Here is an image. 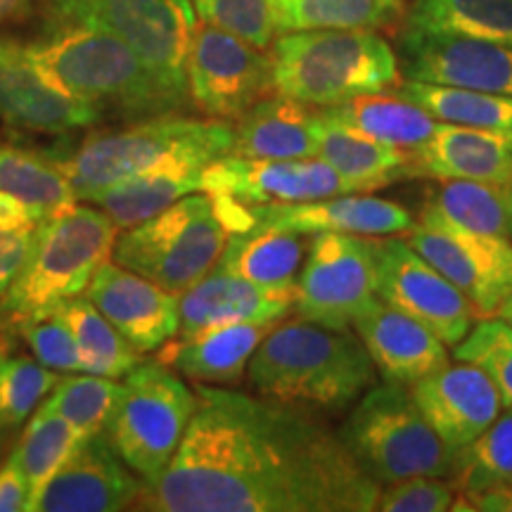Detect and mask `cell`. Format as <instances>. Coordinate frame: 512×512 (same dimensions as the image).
Masks as SVG:
<instances>
[{
	"label": "cell",
	"instance_id": "cell-1",
	"mask_svg": "<svg viewBox=\"0 0 512 512\" xmlns=\"http://www.w3.org/2000/svg\"><path fill=\"white\" fill-rule=\"evenodd\" d=\"M174 460L136 508L152 512H373L382 486L316 411L195 384Z\"/></svg>",
	"mask_w": 512,
	"mask_h": 512
},
{
	"label": "cell",
	"instance_id": "cell-2",
	"mask_svg": "<svg viewBox=\"0 0 512 512\" xmlns=\"http://www.w3.org/2000/svg\"><path fill=\"white\" fill-rule=\"evenodd\" d=\"M27 48L50 81L95 107L102 119L138 121L192 105L188 95L159 79L138 53L102 29L46 22Z\"/></svg>",
	"mask_w": 512,
	"mask_h": 512
},
{
	"label": "cell",
	"instance_id": "cell-3",
	"mask_svg": "<svg viewBox=\"0 0 512 512\" xmlns=\"http://www.w3.org/2000/svg\"><path fill=\"white\" fill-rule=\"evenodd\" d=\"M254 394L316 413H342L377 382V368L354 328L297 318L278 323L247 366Z\"/></svg>",
	"mask_w": 512,
	"mask_h": 512
},
{
	"label": "cell",
	"instance_id": "cell-4",
	"mask_svg": "<svg viewBox=\"0 0 512 512\" xmlns=\"http://www.w3.org/2000/svg\"><path fill=\"white\" fill-rule=\"evenodd\" d=\"M233 140L235 131L228 121L169 112L91 133L72 155H53V159L67 176L76 200L86 202L107 185L162 166L178 162L209 166L233 152Z\"/></svg>",
	"mask_w": 512,
	"mask_h": 512
},
{
	"label": "cell",
	"instance_id": "cell-5",
	"mask_svg": "<svg viewBox=\"0 0 512 512\" xmlns=\"http://www.w3.org/2000/svg\"><path fill=\"white\" fill-rule=\"evenodd\" d=\"M275 93L325 110L401 83L396 50L377 31H285L271 43Z\"/></svg>",
	"mask_w": 512,
	"mask_h": 512
},
{
	"label": "cell",
	"instance_id": "cell-6",
	"mask_svg": "<svg viewBox=\"0 0 512 512\" xmlns=\"http://www.w3.org/2000/svg\"><path fill=\"white\" fill-rule=\"evenodd\" d=\"M117 238L119 226L105 211L79 202L38 223L27 261L0 299V323L15 330L86 292L95 271L112 259Z\"/></svg>",
	"mask_w": 512,
	"mask_h": 512
},
{
	"label": "cell",
	"instance_id": "cell-7",
	"mask_svg": "<svg viewBox=\"0 0 512 512\" xmlns=\"http://www.w3.org/2000/svg\"><path fill=\"white\" fill-rule=\"evenodd\" d=\"M339 439L377 484L451 475L453 448L415 406L411 387L382 380L351 408Z\"/></svg>",
	"mask_w": 512,
	"mask_h": 512
},
{
	"label": "cell",
	"instance_id": "cell-8",
	"mask_svg": "<svg viewBox=\"0 0 512 512\" xmlns=\"http://www.w3.org/2000/svg\"><path fill=\"white\" fill-rule=\"evenodd\" d=\"M228 235L211 195L200 190L126 228L114 242L112 261L181 297L219 264Z\"/></svg>",
	"mask_w": 512,
	"mask_h": 512
},
{
	"label": "cell",
	"instance_id": "cell-9",
	"mask_svg": "<svg viewBox=\"0 0 512 512\" xmlns=\"http://www.w3.org/2000/svg\"><path fill=\"white\" fill-rule=\"evenodd\" d=\"M195 408L197 394L162 358H143L124 377L110 437L147 486H155L171 465Z\"/></svg>",
	"mask_w": 512,
	"mask_h": 512
},
{
	"label": "cell",
	"instance_id": "cell-10",
	"mask_svg": "<svg viewBox=\"0 0 512 512\" xmlns=\"http://www.w3.org/2000/svg\"><path fill=\"white\" fill-rule=\"evenodd\" d=\"M46 22L107 31L138 53L159 79L188 95V55L197 31L192 0H41Z\"/></svg>",
	"mask_w": 512,
	"mask_h": 512
},
{
	"label": "cell",
	"instance_id": "cell-11",
	"mask_svg": "<svg viewBox=\"0 0 512 512\" xmlns=\"http://www.w3.org/2000/svg\"><path fill=\"white\" fill-rule=\"evenodd\" d=\"M377 238L349 233L309 235L294 311L328 328H354L377 297Z\"/></svg>",
	"mask_w": 512,
	"mask_h": 512
},
{
	"label": "cell",
	"instance_id": "cell-12",
	"mask_svg": "<svg viewBox=\"0 0 512 512\" xmlns=\"http://www.w3.org/2000/svg\"><path fill=\"white\" fill-rule=\"evenodd\" d=\"M190 102L202 114L238 121L275 93L273 57L266 48L214 24H197L188 55Z\"/></svg>",
	"mask_w": 512,
	"mask_h": 512
},
{
	"label": "cell",
	"instance_id": "cell-13",
	"mask_svg": "<svg viewBox=\"0 0 512 512\" xmlns=\"http://www.w3.org/2000/svg\"><path fill=\"white\" fill-rule=\"evenodd\" d=\"M403 235L415 252L465 294L479 318L496 316L512 294L510 238L472 233L422 214Z\"/></svg>",
	"mask_w": 512,
	"mask_h": 512
},
{
	"label": "cell",
	"instance_id": "cell-14",
	"mask_svg": "<svg viewBox=\"0 0 512 512\" xmlns=\"http://www.w3.org/2000/svg\"><path fill=\"white\" fill-rule=\"evenodd\" d=\"M377 297L434 332L446 347H456L477 323L475 306L446 280L406 238L377 240Z\"/></svg>",
	"mask_w": 512,
	"mask_h": 512
},
{
	"label": "cell",
	"instance_id": "cell-15",
	"mask_svg": "<svg viewBox=\"0 0 512 512\" xmlns=\"http://www.w3.org/2000/svg\"><path fill=\"white\" fill-rule=\"evenodd\" d=\"M202 192L245 207H266L325 200L356 190L320 157L249 159L230 152L204 166Z\"/></svg>",
	"mask_w": 512,
	"mask_h": 512
},
{
	"label": "cell",
	"instance_id": "cell-16",
	"mask_svg": "<svg viewBox=\"0 0 512 512\" xmlns=\"http://www.w3.org/2000/svg\"><path fill=\"white\" fill-rule=\"evenodd\" d=\"M145 489L110 432L88 434L48 479L29 512H119L136 508Z\"/></svg>",
	"mask_w": 512,
	"mask_h": 512
},
{
	"label": "cell",
	"instance_id": "cell-17",
	"mask_svg": "<svg viewBox=\"0 0 512 512\" xmlns=\"http://www.w3.org/2000/svg\"><path fill=\"white\" fill-rule=\"evenodd\" d=\"M403 79L512 95V46L406 29L396 41Z\"/></svg>",
	"mask_w": 512,
	"mask_h": 512
},
{
	"label": "cell",
	"instance_id": "cell-18",
	"mask_svg": "<svg viewBox=\"0 0 512 512\" xmlns=\"http://www.w3.org/2000/svg\"><path fill=\"white\" fill-rule=\"evenodd\" d=\"M0 119L12 131L67 136L102 124V114L38 69L27 43L0 36Z\"/></svg>",
	"mask_w": 512,
	"mask_h": 512
},
{
	"label": "cell",
	"instance_id": "cell-19",
	"mask_svg": "<svg viewBox=\"0 0 512 512\" xmlns=\"http://www.w3.org/2000/svg\"><path fill=\"white\" fill-rule=\"evenodd\" d=\"M86 297L140 354L162 349L181 328V297L112 259L95 271Z\"/></svg>",
	"mask_w": 512,
	"mask_h": 512
},
{
	"label": "cell",
	"instance_id": "cell-20",
	"mask_svg": "<svg viewBox=\"0 0 512 512\" xmlns=\"http://www.w3.org/2000/svg\"><path fill=\"white\" fill-rule=\"evenodd\" d=\"M411 394L422 418L453 451L477 439L503 411L501 394L489 375L463 361L422 377Z\"/></svg>",
	"mask_w": 512,
	"mask_h": 512
},
{
	"label": "cell",
	"instance_id": "cell-21",
	"mask_svg": "<svg viewBox=\"0 0 512 512\" xmlns=\"http://www.w3.org/2000/svg\"><path fill=\"white\" fill-rule=\"evenodd\" d=\"M252 226L294 230V233H349L382 238L411 230L415 216L401 204L370 192H344L325 200L299 204H266L247 207Z\"/></svg>",
	"mask_w": 512,
	"mask_h": 512
},
{
	"label": "cell",
	"instance_id": "cell-22",
	"mask_svg": "<svg viewBox=\"0 0 512 512\" xmlns=\"http://www.w3.org/2000/svg\"><path fill=\"white\" fill-rule=\"evenodd\" d=\"M292 292L266 290L216 264L181 294L178 337L233 323H283L294 311Z\"/></svg>",
	"mask_w": 512,
	"mask_h": 512
},
{
	"label": "cell",
	"instance_id": "cell-23",
	"mask_svg": "<svg viewBox=\"0 0 512 512\" xmlns=\"http://www.w3.org/2000/svg\"><path fill=\"white\" fill-rule=\"evenodd\" d=\"M354 332L387 382L413 387L451 363L448 347L434 332L384 302L370 306L354 323Z\"/></svg>",
	"mask_w": 512,
	"mask_h": 512
},
{
	"label": "cell",
	"instance_id": "cell-24",
	"mask_svg": "<svg viewBox=\"0 0 512 512\" xmlns=\"http://www.w3.org/2000/svg\"><path fill=\"white\" fill-rule=\"evenodd\" d=\"M413 178L482 181L508 185L512 178V133L441 124L420 150L411 152Z\"/></svg>",
	"mask_w": 512,
	"mask_h": 512
},
{
	"label": "cell",
	"instance_id": "cell-25",
	"mask_svg": "<svg viewBox=\"0 0 512 512\" xmlns=\"http://www.w3.org/2000/svg\"><path fill=\"white\" fill-rule=\"evenodd\" d=\"M76 200L50 155L0 145V228L38 226Z\"/></svg>",
	"mask_w": 512,
	"mask_h": 512
},
{
	"label": "cell",
	"instance_id": "cell-26",
	"mask_svg": "<svg viewBox=\"0 0 512 512\" xmlns=\"http://www.w3.org/2000/svg\"><path fill=\"white\" fill-rule=\"evenodd\" d=\"M278 323H233L178 337L159 358L195 384L233 387L247 375L256 347Z\"/></svg>",
	"mask_w": 512,
	"mask_h": 512
},
{
	"label": "cell",
	"instance_id": "cell-27",
	"mask_svg": "<svg viewBox=\"0 0 512 512\" xmlns=\"http://www.w3.org/2000/svg\"><path fill=\"white\" fill-rule=\"evenodd\" d=\"M316 107L271 93L233 128V155L249 159H309L316 150Z\"/></svg>",
	"mask_w": 512,
	"mask_h": 512
},
{
	"label": "cell",
	"instance_id": "cell-28",
	"mask_svg": "<svg viewBox=\"0 0 512 512\" xmlns=\"http://www.w3.org/2000/svg\"><path fill=\"white\" fill-rule=\"evenodd\" d=\"M316 150L356 192H373L401 178H413L411 152L377 143L323 110L316 112Z\"/></svg>",
	"mask_w": 512,
	"mask_h": 512
},
{
	"label": "cell",
	"instance_id": "cell-29",
	"mask_svg": "<svg viewBox=\"0 0 512 512\" xmlns=\"http://www.w3.org/2000/svg\"><path fill=\"white\" fill-rule=\"evenodd\" d=\"M309 235L294 230L252 226L230 233L219 266L266 290L297 294Z\"/></svg>",
	"mask_w": 512,
	"mask_h": 512
},
{
	"label": "cell",
	"instance_id": "cell-30",
	"mask_svg": "<svg viewBox=\"0 0 512 512\" xmlns=\"http://www.w3.org/2000/svg\"><path fill=\"white\" fill-rule=\"evenodd\" d=\"M202 171L204 166L200 164H169L107 185V188L88 197L86 202L105 211L117 223L119 230H126L152 219L181 197L200 192Z\"/></svg>",
	"mask_w": 512,
	"mask_h": 512
},
{
	"label": "cell",
	"instance_id": "cell-31",
	"mask_svg": "<svg viewBox=\"0 0 512 512\" xmlns=\"http://www.w3.org/2000/svg\"><path fill=\"white\" fill-rule=\"evenodd\" d=\"M323 112H328L339 124L403 152L420 150L439 126L430 112L396 91L358 95L342 105L325 107Z\"/></svg>",
	"mask_w": 512,
	"mask_h": 512
},
{
	"label": "cell",
	"instance_id": "cell-32",
	"mask_svg": "<svg viewBox=\"0 0 512 512\" xmlns=\"http://www.w3.org/2000/svg\"><path fill=\"white\" fill-rule=\"evenodd\" d=\"M403 27L512 46V0H413Z\"/></svg>",
	"mask_w": 512,
	"mask_h": 512
},
{
	"label": "cell",
	"instance_id": "cell-33",
	"mask_svg": "<svg viewBox=\"0 0 512 512\" xmlns=\"http://www.w3.org/2000/svg\"><path fill=\"white\" fill-rule=\"evenodd\" d=\"M420 214L434 216V219L472 230V233L512 238L505 185L458 181V178L439 181V185L427 190V200L422 204Z\"/></svg>",
	"mask_w": 512,
	"mask_h": 512
},
{
	"label": "cell",
	"instance_id": "cell-34",
	"mask_svg": "<svg viewBox=\"0 0 512 512\" xmlns=\"http://www.w3.org/2000/svg\"><path fill=\"white\" fill-rule=\"evenodd\" d=\"M79 344L83 373L121 380L143 361V354L98 311L88 297H72L55 304Z\"/></svg>",
	"mask_w": 512,
	"mask_h": 512
},
{
	"label": "cell",
	"instance_id": "cell-35",
	"mask_svg": "<svg viewBox=\"0 0 512 512\" xmlns=\"http://www.w3.org/2000/svg\"><path fill=\"white\" fill-rule=\"evenodd\" d=\"M275 27L285 31L394 27L406 15V0H273Z\"/></svg>",
	"mask_w": 512,
	"mask_h": 512
},
{
	"label": "cell",
	"instance_id": "cell-36",
	"mask_svg": "<svg viewBox=\"0 0 512 512\" xmlns=\"http://www.w3.org/2000/svg\"><path fill=\"white\" fill-rule=\"evenodd\" d=\"M394 91L430 112L441 124L512 133V95L437 86V83L411 79L401 81Z\"/></svg>",
	"mask_w": 512,
	"mask_h": 512
},
{
	"label": "cell",
	"instance_id": "cell-37",
	"mask_svg": "<svg viewBox=\"0 0 512 512\" xmlns=\"http://www.w3.org/2000/svg\"><path fill=\"white\" fill-rule=\"evenodd\" d=\"M505 482H512V406L477 439L456 448L448 475L456 494H477Z\"/></svg>",
	"mask_w": 512,
	"mask_h": 512
},
{
	"label": "cell",
	"instance_id": "cell-38",
	"mask_svg": "<svg viewBox=\"0 0 512 512\" xmlns=\"http://www.w3.org/2000/svg\"><path fill=\"white\" fill-rule=\"evenodd\" d=\"M124 382L91 373H67L57 380L41 408L62 415L83 437L110 432Z\"/></svg>",
	"mask_w": 512,
	"mask_h": 512
},
{
	"label": "cell",
	"instance_id": "cell-39",
	"mask_svg": "<svg viewBox=\"0 0 512 512\" xmlns=\"http://www.w3.org/2000/svg\"><path fill=\"white\" fill-rule=\"evenodd\" d=\"M83 434L76 430L72 422H67L62 415L50 413L38 406L31 415L29 425L24 427L19 444L12 448L24 477L29 482V505L36 501L48 479L60 470V465L69 458L74 446L79 444Z\"/></svg>",
	"mask_w": 512,
	"mask_h": 512
},
{
	"label": "cell",
	"instance_id": "cell-40",
	"mask_svg": "<svg viewBox=\"0 0 512 512\" xmlns=\"http://www.w3.org/2000/svg\"><path fill=\"white\" fill-rule=\"evenodd\" d=\"M57 373L29 356H10L0 349V434H12L27 422L53 392Z\"/></svg>",
	"mask_w": 512,
	"mask_h": 512
},
{
	"label": "cell",
	"instance_id": "cell-41",
	"mask_svg": "<svg viewBox=\"0 0 512 512\" xmlns=\"http://www.w3.org/2000/svg\"><path fill=\"white\" fill-rule=\"evenodd\" d=\"M456 361L472 363L489 375L503 408L512 406V325L503 318H482L453 347Z\"/></svg>",
	"mask_w": 512,
	"mask_h": 512
},
{
	"label": "cell",
	"instance_id": "cell-42",
	"mask_svg": "<svg viewBox=\"0 0 512 512\" xmlns=\"http://www.w3.org/2000/svg\"><path fill=\"white\" fill-rule=\"evenodd\" d=\"M192 5L202 22L226 29L259 48L271 46L278 34L273 0H192Z\"/></svg>",
	"mask_w": 512,
	"mask_h": 512
},
{
	"label": "cell",
	"instance_id": "cell-43",
	"mask_svg": "<svg viewBox=\"0 0 512 512\" xmlns=\"http://www.w3.org/2000/svg\"><path fill=\"white\" fill-rule=\"evenodd\" d=\"M15 330L29 344L38 363L55 373H83L79 344L55 309L22 320Z\"/></svg>",
	"mask_w": 512,
	"mask_h": 512
},
{
	"label": "cell",
	"instance_id": "cell-44",
	"mask_svg": "<svg viewBox=\"0 0 512 512\" xmlns=\"http://www.w3.org/2000/svg\"><path fill=\"white\" fill-rule=\"evenodd\" d=\"M456 501V491L444 477H411L384 484L377 496L382 512H446Z\"/></svg>",
	"mask_w": 512,
	"mask_h": 512
},
{
	"label": "cell",
	"instance_id": "cell-45",
	"mask_svg": "<svg viewBox=\"0 0 512 512\" xmlns=\"http://www.w3.org/2000/svg\"><path fill=\"white\" fill-rule=\"evenodd\" d=\"M36 226L0 228V299L15 283L17 273L27 261L31 242H34Z\"/></svg>",
	"mask_w": 512,
	"mask_h": 512
},
{
	"label": "cell",
	"instance_id": "cell-46",
	"mask_svg": "<svg viewBox=\"0 0 512 512\" xmlns=\"http://www.w3.org/2000/svg\"><path fill=\"white\" fill-rule=\"evenodd\" d=\"M29 482L19 467L15 453L0 467V512L27 510Z\"/></svg>",
	"mask_w": 512,
	"mask_h": 512
},
{
	"label": "cell",
	"instance_id": "cell-47",
	"mask_svg": "<svg viewBox=\"0 0 512 512\" xmlns=\"http://www.w3.org/2000/svg\"><path fill=\"white\" fill-rule=\"evenodd\" d=\"M456 512H512V482L491 486L477 494H456Z\"/></svg>",
	"mask_w": 512,
	"mask_h": 512
},
{
	"label": "cell",
	"instance_id": "cell-48",
	"mask_svg": "<svg viewBox=\"0 0 512 512\" xmlns=\"http://www.w3.org/2000/svg\"><path fill=\"white\" fill-rule=\"evenodd\" d=\"M34 10V0H0V27L29 17Z\"/></svg>",
	"mask_w": 512,
	"mask_h": 512
},
{
	"label": "cell",
	"instance_id": "cell-49",
	"mask_svg": "<svg viewBox=\"0 0 512 512\" xmlns=\"http://www.w3.org/2000/svg\"><path fill=\"white\" fill-rule=\"evenodd\" d=\"M496 316L503 318V320H508V323L512 325V294L501 304V309H498Z\"/></svg>",
	"mask_w": 512,
	"mask_h": 512
},
{
	"label": "cell",
	"instance_id": "cell-50",
	"mask_svg": "<svg viewBox=\"0 0 512 512\" xmlns=\"http://www.w3.org/2000/svg\"><path fill=\"white\" fill-rule=\"evenodd\" d=\"M505 200H508V211H510V233H512V178L505 185Z\"/></svg>",
	"mask_w": 512,
	"mask_h": 512
}]
</instances>
